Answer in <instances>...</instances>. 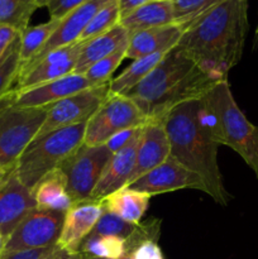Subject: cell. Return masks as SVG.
<instances>
[{"label":"cell","instance_id":"obj_1","mask_svg":"<svg viewBox=\"0 0 258 259\" xmlns=\"http://www.w3.org/2000/svg\"><path fill=\"white\" fill-rule=\"evenodd\" d=\"M247 33V0H224L186 28L177 47L214 80H228L242 60Z\"/></svg>","mask_w":258,"mask_h":259},{"label":"cell","instance_id":"obj_2","mask_svg":"<svg viewBox=\"0 0 258 259\" xmlns=\"http://www.w3.org/2000/svg\"><path fill=\"white\" fill-rule=\"evenodd\" d=\"M172 158L202 180L206 194L217 204L227 206L230 196L218 163L219 144L206 123L201 98L174 106L163 116Z\"/></svg>","mask_w":258,"mask_h":259},{"label":"cell","instance_id":"obj_3","mask_svg":"<svg viewBox=\"0 0 258 259\" xmlns=\"http://www.w3.org/2000/svg\"><path fill=\"white\" fill-rule=\"evenodd\" d=\"M217 82L176 46L126 96L147 119H162L174 106L200 99Z\"/></svg>","mask_w":258,"mask_h":259},{"label":"cell","instance_id":"obj_4","mask_svg":"<svg viewBox=\"0 0 258 259\" xmlns=\"http://www.w3.org/2000/svg\"><path fill=\"white\" fill-rule=\"evenodd\" d=\"M206 123L217 143L242 157L258 179V125L238 106L228 80L215 83L201 96Z\"/></svg>","mask_w":258,"mask_h":259},{"label":"cell","instance_id":"obj_5","mask_svg":"<svg viewBox=\"0 0 258 259\" xmlns=\"http://www.w3.org/2000/svg\"><path fill=\"white\" fill-rule=\"evenodd\" d=\"M88 123V121H86ZM86 123L57 129L30 142L15 164V175L24 186L35 185L83 144Z\"/></svg>","mask_w":258,"mask_h":259},{"label":"cell","instance_id":"obj_6","mask_svg":"<svg viewBox=\"0 0 258 259\" xmlns=\"http://www.w3.org/2000/svg\"><path fill=\"white\" fill-rule=\"evenodd\" d=\"M47 118V108L15 105L9 93L0 99V166L12 172Z\"/></svg>","mask_w":258,"mask_h":259},{"label":"cell","instance_id":"obj_7","mask_svg":"<svg viewBox=\"0 0 258 259\" xmlns=\"http://www.w3.org/2000/svg\"><path fill=\"white\" fill-rule=\"evenodd\" d=\"M111 153L105 144L82 146L71 153L58 167L65 181L66 190L73 202L88 201L100 180Z\"/></svg>","mask_w":258,"mask_h":259},{"label":"cell","instance_id":"obj_8","mask_svg":"<svg viewBox=\"0 0 258 259\" xmlns=\"http://www.w3.org/2000/svg\"><path fill=\"white\" fill-rule=\"evenodd\" d=\"M147 120L143 111L129 96L109 93L105 101L86 123L83 144L103 146L114 134L139 128Z\"/></svg>","mask_w":258,"mask_h":259},{"label":"cell","instance_id":"obj_9","mask_svg":"<svg viewBox=\"0 0 258 259\" xmlns=\"http://www.w3.org/2000/svg\"><path fill=\"white\" fill-rule=\"evenodd\" d=\"M63 220L65 212L37 206L20 222L8 238L4 253L52 247L60 237Z\"/></svg>","mask_w":258,"mask_h":259},{"label":"cell","instance_id":"obj_10","mask_svg":"<svg viewBox=\"0 0 258 259\" xmlns=\"http://www.w3.org/2000/svg\"><path fill=\"white\" fill-rule=\"evenodd\" d=\"M109 95V82L86 90L46 106L47 118L34 139L65 126L86 123ZM33 139V141H34Z\"/></svg>","mask_w":258,"mask_h":259},{"label":"cell","instance_id":"obj_11","mask_svg":"<svg viewBox=\"0 0 258 259\" xmlns=\"http://www.w3.org/2000/svg\"><path fill=\"white\" fill-rule=\"evenodd\" d=\"M82 42L57 48L45 57L20 68L13 90H24L73 73Z\"/></svg>","mask_w":258,"mask_h":259},{"label":"cell","instance_id":"obj_12","mask_svg":"<svg viewBox=\"0 0 258 259\" xmlns=\"http://www.w3.org/2000/svg\"><path fill=\"white\" fill-rule=\"evenodd\" d=\"M128 187L137 191L146 192L151 196L184 189L199 190L206 194L202 180L171 156L163 163L139 177Z\"/></svg>","mask_w":258,"mask_h":259},{"label":"cell","instance_id":"obj_13","mask_svg":"<svg viewBox=\"0 0 258 259\" xmlns=\"http://www.w3.org/2000/svg\"><path fill=\"white\" fill-rule=\"evenodd\" d=\"M93 83L82 73H70L67 76L24 90H10L13 103L23 108H46L62 99L93 88ZM99 86V85H98Z\"/></svg>","mask_w":258,"mask_h":259},{"label":"cell","instance_id":"obj_14","mask_svg":"<svg viewBox=\"0 0 258 259\" xmlns=\"http://www.w3.org/2000/svg\"><path fill=\"white\" fill-rule=\"evenodd\" d=\"M142 126L137 129L131 141L123 148L113 153L100 180L94 189L90 200L101 201L108 195L128 186V182L133 174L134 167H136L137 149H138L139 142H141Z\"/></svg>","mask_w":258,"mask_h":259},{"label":"cell","instance_id":"obj_15","mask_svg":"<svg viewBox=\"0 0 258 259\" xmlns=\"http://www.w3.org/2000/svg\"><path fill=\"white\" fill-rule=\"evenodd\" d=\"M35 207L32 190L19 181L14 171L0 185V233L8 239Z\"/></svg>","mask_w":258,"mask_h":259},{"label":"cell","instance_id":"obj_16","mask_svg":"<svg viewBox=\"0 0 258 259\" xmlns=\"http://www.w3.org/2000/svg\"><path fill=\"white\" fill-rule=\"evenodd\" d=\"M104 211L101 201L75 202L65 214L62 229L56 245L67 252H80L81 244L95 228Z\"/></svg>","mask_w":258,"mask_h":259},{"label":"cell","instance_id":"obj_17","mask_svg":"<svg viewBox=\"0 0 258 259\" xmlns=\"http://www.w3.org/2000/svg\"><path fill=\"white\" fill-rule=\"evenodd\" d=\"M171 154L169 142L164 129L163 119H148L142 126V137L137 149L136 167L128 186L147 172L163 163Z\"/></svg>","mask_w":258,"mask_h":259},{"label":"cell","instance_id":"obj_18","mask_svg":"<svg viewBox=\"0 0 258 259\" xmlns=\"http://www.w3.org/2000/svg\"><path fill=\"white\" fill-rule=\"evenodd\" d=\"M109 2L110 0H88L83 4H81L80 7L76 8L75 10H72L70 14L66 15L63 19L60 20V24H58L57 29L51 35V38L46 43L43 50L38 53V56L34 60L30 61L25 66L40 60V58L45 57L51 51H55L57 48L65 47V46L78 42V38L82 34L85 28L88 27V24L93 19L94 15ZM25 66H23V67H25Z\"/></svg>","mask_w":258,"mask_h":259},{"label":"cell","instance_id":"obj_19","mask_svg":"<svg viewBox=\"0 0 258 259\" xmlns=\"http://www.w3.org/2000/svg\"><path fill=\"white\" fill-rule=\"evenodd\" d=\"M184 33L185 28L176 23L133 33L129 37L125 58L137 60L153 53L168 52L179 45Z\"/></svg>","mask_w":258,"mask_h":259},{"label":"cell","instance_id":"obj_20","mask_svg":"<svg viewBox=\"0 0 258 259\" xmlns=\"http://www.w3.org/2000/svg\"><path fill=\"white\" fill-rule=\"evenodd\" d=\"M128 43L129 33L120 23H118L108 32L82 42V47L78 53L77 62H76L73 72L83 75L94 63L113 55L120 48L128 47Z\"/></svg>","mask_w":258,"mask_h":259},{"label":"cell","instance_id":"obj_21","mask_svg":"<svg viewBox=\"0 0 258 259\" xmlns=\"http://www.w3.org/2000/svg\"><path fill=\"white\" fill-rule=\"evenodd\" d=\"M121 25L129 33V37L139 30L149 28L163 27L175 23V14L172 2L167 0H151L129 13L120 19Z\"/></svg>","mask_w":258,"mask_h":259},{"label":"cell","instance_id":"obj_22","mask_svg":"<svg viewBox=\"0 0 258 259\" xmlns=\"http://www.w3.org/2000/svg\"><path fill=\"white\" fill-rule=\"evenodd\" d=\"M151 195L123 187L101 200L104 209L132 224H139L148 209Z\"/></svg>","mask_w":258,"mask_h":259},{"label":"cell","instance_id":"obj_23","mask_svg":"<svg viewBox=\"0 0 258 259\" xmlns=\"http://www.w3.org/2000/svg\"><path fill=\"white\" fill-rule=\"evenodd\" d=\"M38 207L67 212L73 206V200L66 190L65 181L58 169L46 175L32 190Z\"/></svg>","mask_w":258,"mask_h":259},{"label":"cell","instance_id":"obj_24","mask_svg":"<svg viewBox=\"0 0 258 259\" xmlns=\"http://www.w3.org/2000/svg\"><path fill=\"white\" fill-rule=\"evenodd\" d=\"M166 53L158 52L133 60L120 75L109 81V93L115 95H128L161 62Z\"/></svg>","mask_w":258,"mask_h":259},{"label":"cell","instance_id":"obj_25","mask_svg":"<svg viewBox=\"0 0 258 259\" xmlns=\"http://www.w3.org/2000/svg\"><path fill=\"white\" fill-rule=\"evenodd\" d=\"M60 20L50 19L38 25H29L20 32V61L22 67L34 60L43 50L51 35L57 29Z\"/></svg>","mask_w":258,"mask_h":259},{"label":"cell","instance_id":"obj_26","mask_svg":"<svg viewBox=\"0 0 258 259\" xmlns=\"http://www.w3.org/2000/svg\"><path fill=\"white\" fill-rule=\"evenodd\" d=\"M80 253L86 258L120 259L126 254V243L121 238L91 232L81 244Z\"/></svg>","mask_w":258,"mask_h":259},{"label":"cell","instance_id":"obj_27","mask_svg":"<svg viewBox=\"0 0 258 259\" xmlns=\"http://www.w3.org/2000/svg\"><path fill=\"white\" fill-rule=\"evenodd\" d=\"M38 8L35 0H0V25L23 32L29 27L30 18Z\"/></svg>","mask_w":258,"mask_h":259},{"label":"cell","instance_id":"obj_28","mask_svg":"<svg viewBox=\"0 0 258 259\" xmlns=\"http://www.w3.org/2000/svg\"><path fill=\"white\" fill-rule=\"evenodd\" d=\"M20 61V33L0 57V99L13 90L19 76Z\"/></svg>","mask_w":258,"mask_h":259},{"label":"cell","instance_id":"obj_29","mask_svg":"<svg viewBox=\"0 0 258 259\" xmlns=\"http://www.w3.org/2000/svg\"><path fill=\"white\" fill-rule=\"evenodd\" d=\"M119 22H120V12H119L118 0H110L94 15L78 38V42H86L91 38L98 37L115 27Z\"/></svg>","mask_w":258,"mask_h":259},{"label":"cell","instance_id":"obj_30","mask_svg":"<svg viewBox=\"0 0 258 259\" xmlns=\"http://www.w3.org/2000/svg\"><path fill=\"white\" fill-rule=\"evenodd\" d=\"M223 2L224 0H174L175 23L186 29L201 15Z\"/></svg>","mask_w":258,"mask_h":259},{"label":"cell","instance_id":"obj_31","mask_svg":"<svg viewBox=\"0 0 258 259\" xmlns=\"http://www.w3.org/2000/svg\"><path fill=\"white\" fill-rule=\"evenodd\" d=\"M126 48L128 47L120 48L119 51L114 52L113 55L108 56V57L103 58V60H100L99 62L94 63V65L83 73L85 77L88 78L94 86L108 83L109 81L111 80V75L114 73V71L118 68V66L120 65L121 61L125 58Z\"/></svg>","mask_w":258,"mask_h":259},{"label":"cell","instance_id":"obj_32","mask_svg":"<svg viewBox=\"0 0 258 259\" xmlns=\"http://www.w3.org/2000/svg\"><path fill=\"white\" fill-rule=\"evenodd\" d=\"M137 227H138V224L136 225L125 222V220L120 219L119 217L104 209L103 214H101L99 222L96 223L93 232L101 235H113V237H118L126 240L136 232Z\"/></svg>","mask_w":258,"mask_h":259},{"label":"cell","instance_id":"obj_33","mask_svg":"<svg viewBox=\"0 0 258 259\" xmlns=\"http://www.w3.org/2000/svg\"><path fill=\"white\" fill-rule=\"evenodd\" d=\"M132 259H164L162 249L156 239H144L139 242L129 253Z\"/></svg>","mask_w":258,"mask_h":259},{"label":"cell","instance_id":"obj_34","mask_svg":"<svg viewBox=\"0 0 258 259\" xmlns=\"http://www.w3.org/2000/svg\"><path fill=\"white\" fill-rule=\"evenodd\" d=\"M85 2L88 0H50L46 8L48 9L51 19L61 20Z\"/></svg>","mask_w":258,"mask_h":259},{"label":"cell","instance_id":"obj_35","mask_svg":"<svg viewBox=\"0 0 258 259\" xmlns=\"http://www.w3.org/2000/svg\"><path fill=\"white\" fill-rule=\"evenodd\" d=\"M137 129L138 128L125 129V131H121L119 132V133L114 134L111 138H109V141L106 142L105 146L108 147L109 151H110L111 153H115V152H118L119 149L123 148V147L131 141V138L133 137V134L136 133Z\"/></svg>","mask_w":258,"mask_h":259},{"label":"cell","instance_id":"obj_36","mask_svg":"<svg viewBox=\"0 0 258 259\" xmlns=\"http://www.w3.org/2000/svg\"><path fill=\"white\" fill-rule=\"evenodd\" d=\"M42 259H88L82 253L80 252H67L65 249H61L57 245H52L50 249L47 250L45 255H43Z\"/></svg>","mask_w":258,"mask_h":259},{"label":"cell","instance_id":"obj_37","mask_svg":"<svg viewBox=\"0 0 258 259\" xmlns=\"http://www.w3.org/2000/svg\"><path fill=\"white\" fill-rule=\"evenodd\" d=\"M19 35L17 29L8 25H0V57L4 55L7 48L12 45L13 40Z\"/></svg>","mask_w":258,"mask_h":259},{"label":"cell","instance_id":"obj_38","mask_svg":"<svg viewBox=\"0 0 258 259\" xmlns=\"http://www.w3.org/2000/svg\"><path fill=\"white\" fill-rule=\"evenodd\" d=\"M51 248V247H50ZM50 248L43 249H32V250H20V252L4 253L0 259H42L43 255L47 253Z\"/></svg>","mask_w":258,"mask_h":259},{"label":"cell","instance_id":"obj_39","mask_svg":"<svg viewBox=\"0 0 258 259\" xmlns=\"http://www.w3.org/2000/svg\"><path fill=\"white\" fill-rule=\"evenodd\" d=\"M151 2V0H118L119 5V12H120V19L121 18L126 17L129 13L136 10L141 5L146 4V3Z\"/></svg>","mask_w":258,"mask_h":259},{"label":"cell","instance_id":"obj_40","mask_svg":"<svg viewBox=\"0 0 258 259\" xmlns=\"http://www.w3.org/2000/svg\"><path fill=\"white\" fill-rule=\"evenodd\" d=\"M13 172H14V171H12V172L5 171V169H3V168H2V166H0V185H2L3 182H4L5 180H7L8 177H9L10 175L13 174Z\"/></svg>","mask_w":258,"mask_h":259},{"label":"cell","instance_id":"obj_41","mask_svg":"<svg viewBox=\"0 0 258 259\" xmlns=\"http://www.w3.org/2000/svg\"><path fill=\"white\" fill-rule=\"evenodd\" d=\"M5 243H7V238H5L4 235H3L2 233H0V257H2L3 253H4Z\"/></svg>","mask_w":258,"mask_h":259},{"label":"cell","instance_id":"obj_42","mask_svg":"<svg viewBox=\"0 0 258 259\" xmlns=\"http://www.w3.org/2000/svg\"><path fill=\"white\" fill-rule=\"evenodd\" d=\"M35 2H37L38 7L42 8V7H46V5L48 4V2H50V0H35Z\"/></svg>","mask_w":258,"mask_h":259},{"label":"cell","instance_id":"obj_43","mask_svg":"<svg viewBox=\"0 0 258 259\" xmlns=\"http://www.w3.org/2000/svg\"><path fill=\"white\" fill-rule=\"evenodd\" d=\"M120 259H132V257H131V254H128V253H126V254L123 255Z\"/></svg>","mask_w":258,"mask_h":259},{"label":"cell","instance_id":"obj_44","mask_svg":"<svg viewBox=\"0 0 258 259\" xmlns=\"http://www.w3.org/2000/svg\"><path fill=\"white\" fill-rule=\"evenodd\" d=\"M88 259H105V258H88Z\"/></svg>","mask_w":258,"mask_h":259},{"label":"cell","instance_id":"obj_45","mask_svg":"<svg viewBox=\"0 0 258 259\" xmlns=\"http://www.w3.org/2000/svg\"><path fill=\"white\" fill-rule=\"evenodd\" d=\"M257 39H258V28H257Z\"/></svg>","mask_w":258,"mask_h":259},{"label":"cell","instance_id":"obj_46","mask_svg":"<svg viewBox=\"0 0 258 259\" xmlns=\"http://www.w3.org/2000/svg\"><path fill=\"white\" fill-rule=\"evenodd\" d=\"M167 2H174V0H167Z\"/></svg>","mask_w":258,"mask_h":259}]
</instances>
